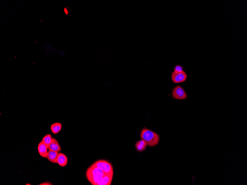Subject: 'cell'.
Instances as JSON below:
<instances>
[{
    "label": "cell",
    "mask_w": 247,
    "mask_h": 185,
    "mask_svg": "<svg viewBox=\"0 0 247 185\" xmlns=\"http://www.w3.org/2000/svg\"><path fill=\"white\" fill-rule=\"evenodd\" d=\"M141 138L148 146L153 147L157 145L159 141V136L153 131L144 128L141 133Z\"/></svg>",
    "instance_id": "obj_2"
},
{
    "label": "cell",
    "mask_w": 247,
    "mask_h": 185,
    "mask_svg": "<svg viewBox=\"0 0 247 185\" xmlns=\"http://www.w3.org/2000/svg\"><path fill=\"white\" fill-rule=\"evenodd\" d=\"M58 155V152L49 150L48 152L47 158L50 162L54 163H57Z\"/></svg>",
    "instance_id": "obj_10"
},
{
    "label": "cell",
    "mask_w": 247,
    "mask_h": 185,
    "mask_svg": "<svg viewBox=\"0 0 247 185\" xmlns=\"http://www.w3.org/2000/svg\"><path fill=\"white\" fill-rule=\"evenodd\" d=\"M113 173L106 174L97 185H110L112 183Z\"/></svg>",
    "instance_id": "obj_6"
},
{
    "label": "cell",
    "mask_w": 247,
    "mask_h": 185,
    "mask_svg": "<svg viewBox=\"0 0 247 185\" xmlns=\"http://www.w3.org/2000/svg\"><path fill=\"white\" fill-rule=\"evenodd\" d=\"M183 71V67L179 65H176L174 69V72H182Z\"/></svg>",
    "instance_id": "obj_14"
},
{
    "label": "cell",
    "mask_w": 247,
    "mask_h": 185,
    "mask_svg": "<svg viewBox=\"0 0 247 185\" xmlns=\"http://www.w3.org/2000/svg\"><path fill=\"white\" fill-rule=\"evenodd\" d=\"M48 148L42 141L39 143L38 146V150L40 155L44 158L48 157Z\"/></svg>",
    "instance_id": "obj_8"
},
{
    "label": "cell",
    "mask_w": 247,
    "mask_h": 185,
    "mask_svg": "<svg viewBox=\"0 0 247 185\" xmlns=\"http://www.w3.org/2000/svg\"><path fill=\"white\" fill-rule=\"evenodd\" d=\"M172 96L174 99L178 100H184L187 99V95L183 88L181 86H177L172 91Z\"/></svg>",
    "instance_id": "obj_4"
},
{
    "label": "cell",
    "mask_w": 247,
    "mask_h": 185,
    "mask_svg": "<svg viewBox=\"0 0 247 185\" xmlns=\"http://www.w3.org/2000/svg\"><path fill=\"white\" fill-rule=\"evenodd\" d=\"M48 149L49 150L59 152L61 150V148L60 147L58 141L54 138H52V142L48 146Z\"/></svg>",
    "instance_id": "obj_7"
},
{
    "label": "cell",
    "mask_w": 247,
    "mask_h": 185,
    "mask_svg": "<svg viewBox=\"0 0 247 185\" xmlns=\"http://www.w3.org/2000/svg\"><path fill=\"white\" fill-rule=\"evenodd\" d=\"M68 162V158L66 155L62 153H59L57 158V163L60 166L64 167L66 166Z\"/></svg>",
    "instance_id": "obj_9"
},
{
    "label": "cell",
    "mask_w": 247,
    "mask_h": 185,
    "mask_svg": "<svg viewBox=\"0 0 247 185\" xmlns=\"http://www.w3.org/2000/svg\"><path fill=\"white\" fill-rule=\"evenodd\" d=\"M93 165L107 174L113 173V169L110 162L104 160L97 161Z\"/></svg>",
    "instance_id": "obj_3"
},
{
    "label": "cell",
    "mask_w": 247,
    "mask_h": 185,
    "mask_svg": "<svg viewBox=\"0 0 247 185\" xmlns=\"http://www.w3.org/2000/svg\"><path fill=\"white\" fill-rule=\"evenodd\" d=\"M147 145L143 140H141L136 143L135 148L138 152H141L146 149Z\"/></svg>",
    "instance_id": "obj_12"
},
{
    "label": "cell",
    "mask_w": 247,
    "mask_h": 185,
    "mask_svg": "<svg viewBox=\"0 0 247 185\" xmlns=\"http://www.w3.org/2000/svg\"><path fill=\"white\" fill-rule=\"evenodd\" d=\"M40 185H51V184L49 183L45 182V183H41V184H40Z\"/></svg>",
    "instance_id": "obj_15"
},
{
    "label": "cell",
    "mask_w": 247,
    "mask_h": 185,
    "mask_svg": "<svg viewBox=\"0 0 247 185\" xmlns=\"http://www.w3.org/2000/svg\"><path fill=\"white\" fill-rule=\"evenodd\" d=\"M171 79L175 83L179 84L185 82L187 78V74L184 71L181 72H172Z\"/></svg>",
    "instance_id": "obj_5"
},
{
    "label": "cell",
    "mask_w": 247,
    "mask_h": 185,
    "mask_svg": "<svg viewBox=\"0 0 247 185\" xmlns=\"http://www.w3.org/2000/svg\"><path fill=\"white\" fill-rule=\"evenodd\" d=\"M106 174L93 164L87 170L86 176L87 179L92 185H97Z\"/></svg>",
    "instance_id": "obj_1"
},
{
    "label": "cell",
    "mask_w": 247,
    "mask_h": 185,
    "mask_svg": "<svg viewBox=\"0 0 247 185\" xmlns=\"http://www.w3.org/2000/svg\"><path fill=\"white\" fill-rule=\"evenodd\" d=\"M52 138L51 134H48L43 138L42 142L44 143L47 148H48L52 141Z\"/></svg>",
    "instance_id": "obj_13"
},
{
    "label": "cell",
    "mask_w": 247,
    "mask_h": 185,
    "mask_svg": "<svg viewBox=\"0 0 247 185\" xmlns=\"http://www.w3.org/2000/svg\"><path fill=\"white\" fill-rule=\"evenodd\" d=\"M62 128V124L60 123H55L52 124L50 129L54 134H57L60 132Z\"/></svg>",
    "instance_id": "obj_11"
},
{
    "label": "cell",
    "mask_w": 247,
    "mask_h": 185,
    "mask_svg": "<svg viewBox=\"0 0 247 185\" xmlns=\"http://www.w3.org/2000/svg\"><path fill=\"white\" fill-rule=\"evenodd\" d=\"M27 185H30V184H27Z\"/></svg>",
    "instance_id": "obj_16"
}]
</instances>
